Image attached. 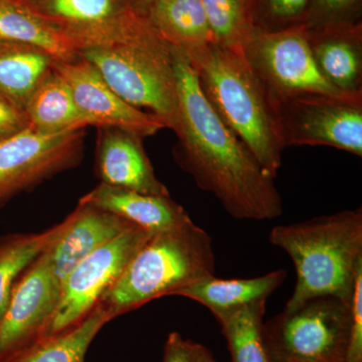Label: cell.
Here are the masks:
<instances>
[{
  "label": "cell",
  "mask_w": 362,
  "mask_h": 362,
  "mask_svg": "<svg viewBox=\"0 0 362 362\" xmlns=\"http://www.w3.org/2000/svg\"><path fill=\"white\" fill-rule=\"evenodd\" d=\"M286 278L287 273L284 270L250 279H218L211 276L176 290L171 296L194 300L206 307L216 318L252 302L268 300Z\"/></svg>",
  "instance_id": "cell-17"
},
{
  "label": "cell",
  "mask_w": 362,
  "mask_h": 362,
  "mask_svg": "<svg viewBox=\"0 0 362 362\" xmlns=\"http://www.w3.org/2000/svg\"><path fill=\"white\" fill-rule=\"evenodd\" d=\"M173 56L177 111L170 129L178 139L176 162L233 218H279L283 204L273 178L214 110L185 52L173 47Z\"/></svg>",
  "instance_id": "cell-1"
},
{
  "label": "cell",
  "mask_w": 362,
  "mask_h": 362,
  "mask_svg": "<svg viewBox=\"0 0 362 362\" xmlns=\"http://www.w3.org/2000/svg\"><path fill=\"white\" fill-rule=\"evenodd\" d=\"M192 346L194 362H218L214 358L213 354H211V352L204 345L192 341Z\"/></svg>",
  "instance_id": "cell-31"
},
{
  "label": "cell",
  "mask_w": 362,
  "mask_h": 362,
  "mask_svg": "<svg viewBox=\"0 0 362 362\" xmlns=\"http://www.w3.org/2000/svg\"><path fill=\"white\" fill-rule=\"evenodd\" d=\"M84 129L42 134L32 128L0 140V206L83 159Z\"/></svg>",
  "instance_id": "cell-10"
},
{
  "label": "cell",
  "mask_w": 362,
  "mask_h": 362,
  "mask_svg": "<svg viewBox=\"0 0 362 362\" xmlns=\"http://www.w3.org/2000/svg\"><path fill=\"white\" fill-rule=\"evenodd\" d=\"M317 68L335 89L362 90V21L307 28Z\"/></svg>",
  "instance_id": "cell-14"
},
{
  "label": "cell",
  "mask_w": 362,
  "mask_h": 362,
  "mask_svg": "<svg viewBox=\"0 0 362 362\" xmlns=\"http://www.w3.org/2000/svg\"><path fill=\"white\" fill-rule=\"evenodd\" d=\"M52 66L70 86L88 125L117 128L142 139L166 128L159 117L136 108L117 95L94 66L81 57L68 63L54 61Z\"/></svg>",
  "instance_id": "cell-12"
},
{
  "label": "cell",
  "mask_w": 362,
  "mask_h": 362,
  "mask_svg": "<svg viewBox=\"0 0 362 362\" xmlns=\"http://www.w3.org/2000/svg\"><path fill=\"white\" fill-rule=\"evenodd\" d=\"M129 1L131 7L136 11V13L144 16L150 7L153 6L158 0H128Z\"/></svg>",
  "instance_id": "cell-32"
},
{
  "label": "cell",
  "mask_w": 362,
  "mask_h": 362,
  "mask_svg": "<svg viewBox=\"0 0 362 362\" xmlns=\"http://www.w3.org/2000/svg\"><path fill=\"white\" fill-rule=\"evenodd\" d=\"M69 216L44 232L0 235V322L21 276L49 249L68 228Z\"/></svg>",
  "instance_id": "cell-22"
},
{
  "label": "cell",
  "mask_w": 362,
  "mask_h": 362,
  "mask_svg": "<svg viewBox=\"0 0 362 362\" xmlns=\"http://www.w3.org/2000/svg\"><path fill=\"white\" fill-rule=\"evenodd\" d=\"M115 317L109 307L99 302L75 325L42 335L1 362H84L90 343Z\"/></svg>",
  "instance_id": "cell-18"
},
{
  "label": "cell",
  "mask_w": 362,
  "mask_h": 362,
  "mask_svg": "<svg viewBox=\"0 0 362 362\" xmlns=\"http://www.w3.org/2000/svg\"><path fill=\"white\" fill-rule=\"evenodd\" d=\"M247 59L276 104L312 93H343L317 68L306 25L280 32L250 30L242 45Z\"/></svg>",
  "instance_id": "cell-8"
},
{
  "label": "cell",
  "mask_w": 362,
  "mask_h": 362,
  "mask_svg": "<svg viewBox=\"0 0 362 362\" xmlns=\"http://www.w3.org/2000/svg\"><path fill=\"white\" fill-rule=\"evenodd\" d=\"M0 40L37 47L54 62L68 63L80 58L70 40L28 13L16 0H0Z\"/></svg>",
  "instance_id": "cell-23"
},
{
  "label": "cell",
  "mask_w": 362,
  "mask_h": 362,
  "mask_svg": "<svg viewBox=\"0 0 362 362\" xmlns=\"http://www.w3.org/2000/svg\"><path fill=\"white\" fill-rule=\"evenodd\" d=\"M362 0H310L305 25L362 21Z\"/></svg>",
  "instance_id": "cell-27"
},
{
  "label": "cell",
  "mask_w": 362,
  "mask_h": 362,
  "mask_svg": "<svg viewBox=\"0 0 362 362\" xmlns=\"http://www.w3.org/2000/svg\"><path fill=\"white\" fill-rule=\"evenodd\" d=\"M62 284L45 251L14 286L0 322V362L45 334L61 298Z\"/></svg>",
  "instance_id": "cell-11"
},
{
  "label": "cell",
  "mask_w": 362,
  "mask_h": 362,
  "mask_svg": "<svg viewBox=\"0 0 362 362\" xmlns=\"http://www.w3.org/2000/svg\"><path fill=\"white\" fill-rule=\"evenodd\" d=\"M145 16L171 47L185 54L214 42L202 0H158Z\"/></svg>",
  "instance_id": "cell-20"
},
{
  "label": "cell",
  "mask_w": 362,
  "mask_h": 362,
  "mask_svg": "<svg viewBox=\"0 0 362 362\" xmlns=\"http://www.w3.org/2000/svg\"><path fill=\"white\" fill-rule=\"evenodd\" d=\"M23 111L30 128L42 134H59L89 126L78 110L70 86L54 66L33 90Z\"/></svg>",
  "instance_id": "cell-19"
},
{
  "label": "cell",
  "mask_w": 362,
  "mask_h": 362,
  "mask_svg": "<svg viewBox=\"0 0 362 362\" xmlns=\"http://www.w3.org/2000/svg\"><path fill=\"white\" fill-rule=\"evenodd\" d=\"M152 235L133 226L78 262L62 281L58 307L44 335L65 330L85 318Z\"/></svg>",
  "instance_id": "cell-9"
},
{
  "label": "cell",
  "mask_w": 362,
  "mask_h": 362,
  "mask_svg": "<svg viewBox=\"0 0 362 362\" xmlns=\"http://www.w3.org/2000/svg\"><path fill=\"white\" fill-rule=\"evenodd\" d=\"M351 324L344 362H362V270L357 274L350 300Z\"/></svg>",
  "instance_id": "cell-28"
},
{
  "label": "cell",
  "mask_w": 362,
  "mask_h": 362,
  "mask_svg": "<svg viewBox=\"0 0 362 362\" xmlns=\"http://www.w3.org/2000/svg\"><path fill=\"white\" fill-rule=\"evenodd\" d=\"M142 138L117 128H99L96 165L102 183L141 194L170 195L157 178Z\"/></svg>",
  "instance_id": "cell-13"
},
{
  "label": "cell",
  "mask_w": 362,
  "mask_h": 362,
  "mask_svg": "<svg viewBox=\"0 0 362 362\" xmlns=\"http://www.w3.org/2000/svg\"><path fill=\"white\" fill-rule=\"evenodd\" d=\"M192 342L185 339L180 333L171 332L164 345L162 362H194Z\"/></svg>",
  "instance_id": "cell-30"
},
{
  "label": "cell",
  "mask_w": 362,
  "mask_h": 362,
  "mask_svg": "<svg viewBox=\"0 0 362 362\" xmlns=\"http://www.w3.org/2000/svg\"><path fill=\"white\" fill-rule=\"evenodd\" d=\"M185 56L214 110L275 180L286 148L277 104L242 49L213 42Z\"/></svg>",
  "instance_id": "cell-2"
},
{
  "label": "cell",
  "mask_w": 362,
  "mask_h": 362,
  "mask_svg": "<svg viewBox=\"0 0 362 362\" xmlns=\"http://www.w3.org/2000/svg\"><path fill=\"white\" fill-rule=\"evenodd\" d=\"M69 218L65 232L47 250L61 284L78 262L135 226L101 207L81 202Z\"/></svg>",
  "instance_id": "cell-15"
},
{
  "label": "cell",
  "mask_w": 362,
  "mask_h": 362,
  "mask_svg": "<svg viewBox=\"0 0 362 362\" xmlns=\"http://www.w3.org/2000/svg\"><path fill=\"white\" fill-rule=\"evenodd\" d=\"M80 202L101 207L151 233L165 232L192 221L170 195L141 194L102 182Z\"/></svg>",
  "instance_id": "cell-16"
},
{
  "label": "cell",
  "mask_w": 362,
  "mask_h": 362,
  "mask_svg": "<svg viewBox=\"0 0 362 362\" xmlns=\"http://www.w3.org/2000/svg\"><path fill=\"white\" fill-rule=\"evenodd\" d=\"M269 240L289 255L296 270V285L285 310L324 296L350 304L362 270L361 207L276 226Z\"/></svg>",
  "instance_id": "cell-3"
},
{
  "label": "cell",
  "mask_w": 362,
  "mask_h": 362,
  "mask_svg": "<svg viewBox=\"0 0 362 362\" xmlns=\"http://www.w3.org/2000/svg\"><path fill=\"white\" fill-rule=\"evenodd\" d=\"M117 95L170 129L177 111L173 47L145 20L120 42L78 52Z\"/></svg>",
  "instance_id": "cell-5"
},
{
  "label": "cell",
  "mask_w": 362,
  "mask_h": 362,
  "mask_svg": "<svg viewBox=\"0 0 362 362\" xmlns=\"http://www.w3.org/2000/svg\"><path fill=\"white\" fill-rule=\"evenodd\" d=\"M214 42L228 49H242L250 32L240 0H202Z\"/></svg>",
  "instance_id": "cell-26"
},
{
  "label": "cell",
  "mask_w": 362,
  "mask_h": 362,
  "mask_svg": "<svg viewBox=\"0 0 362 362\" xmlns=\"http://www.w3.org/2000/svg\"><path fill=\"white\" fill-rule=\"evenodd\" d=\"M277 107L285 147L328 146L362 156V90L300 95Z\"/></svg>",
  "instance_id": "cell-7"
},
{
  "label": "cell",
  "mask_w": 362,
  "mask_h": 362,
  "mask_svg": "<svg viewBox=\"0 0 362 362\" xmlns=\"http://www.w3.org/2000/svg\"><path fill=\"white\" fill-rule=\"evenodd\" d=\"M310 0H244L247 23L252 30L280 32L305 25Z\"/></svg>",
  "instance_id": "cell-25"
},
{
  "label": "cell",
  "mask_w": 362,
  "mask_h": 362,
  "mask_svg": "<svg viewBox=\"0 0 362 362\" xmlns=\"http://www.w3.org/2000/svg\"><path fill=\"white\" fill-rule=\"evenodd\" d=\"M267 300L252 302L216 317L232 362H271L266 341Z\"/></svg>",
  "instance_id": "cell-24"
},
{
  "label": "cell",
  "mask_w": 362,
  "mask_h": 362,
  "mask_svg": "<svg viewBox=\"0 0 362 362\" xmlns=\"http://www.w3.org/2000/svg\"><path fill=\"white\" fill-rule=\"evenodd\" d=\"M52 63L54 59L37 47L0 40V95L25 110Z\"/></svg>",
  "instance_id": "cell-21"
},
{
  "label": "cell",
  "mask_w": 362,
  "mask_h": 362,
  "mask_svg": "<svg viewBox=\"0 0 362 362\" xmlns=\"http://www.w3.org/2000/svg\"><path fill=\"white\" fill-rule=\"evenodd\" d=\"M240 2H242L243 6H244V0H240Z\"/></svg>",
  "instance_id": "cell-33"
},
{
  "label": "cell",
  "mask_w": 362,
  "mask_h": 362,
  "mask_svg": "<svg viewBox=\"0 0 362 362\" xmlns=\"http://www.w3.org/2000/svg\"><path fill=\"white\" fill-rule=\"evenodd\" d=\"M214 274L213 240L189 221L153 233L100 302L119 316Z\"/></svg>",
  "instance_id": "cell-4"
},
{
  "label": "cell",
  "mask_w": 362,
  "mask_h": 362,
  "mask_svg": "<svg viewBox=\"0 0 362 362\" xmlns=\"http://www.w3.org/2000/svg\"><path fill=\"white\" fill-rule=\"evenodd\" d=\"M30 128L25 112L0 95V140Z\"/></svg>",
  "instance_id": "cell-29"
},
{
  "label": "cell",
  "mask_w": 362,
  "mask_h": 362,
  "mask_svg": "<svg viewBox=\"0 0 362 362\" xmlns=\"http://www.w3.org/2000/svg\"><path fill=\"white\" fill-rule=\"evenodd\" d=\"M351 324L350 304L317 297L265 323L271 362H344Z\"/></svg>",
  "instance_id": "cell-6"
}]
</instances>
